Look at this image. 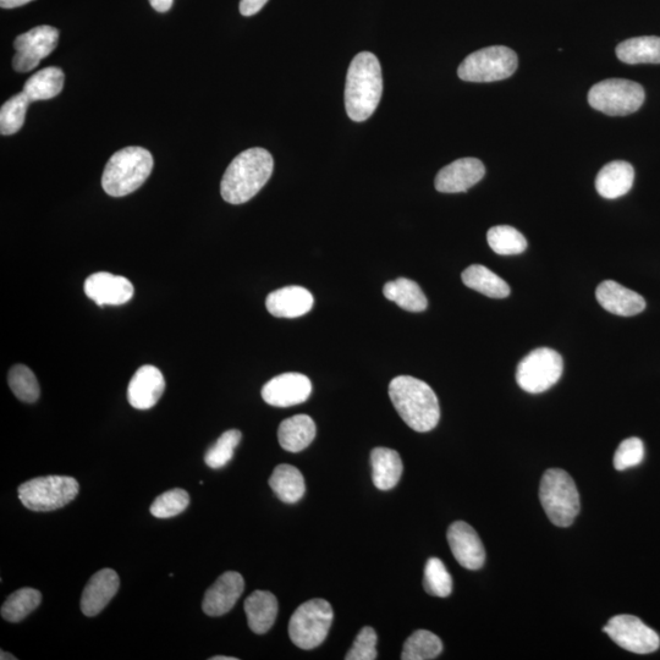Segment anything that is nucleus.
<instances>
[{"label":"nucleus","mask_w":660,"mask_h":660,"mask_svg":"<svg viewBox=\"0 0 660 660\" xmlns=\"http://www.w3.org/2000/svg\"><path fill=\"white\" fill-rule=\"evenodd\" d=\"M382 93V68L378 58L370 52L357 54L346 76L345 108L349 118L357 123L371 118Z\"/></svg>","instance_id":"nucleus-1"},{"label":"nucleus","mask_w":660,"mask_h":660,"mask_svg":"<svg viewBox=\"0 0 660 660\" xmlns=\"http://www.w3.org/2000/svg\"><path fill=\"white\" fill-rule=\"evenodd\" d=\"M272 154L264 148H250L239 154L224 173L220 194L231 205L250 201L271 179Z\"/></svg>","instance_id":"nucleus-2"},{"label":"nucleus","mask_w":660,"mask_h":660,"mask_svg":"<svg viewBox=\"0 0 660 660\" xmlns=\"http://www.w3.org/2000/svg\"><path fill=\"white\" fill-rule=\"evenodd\" d=\"M389 396L395 410L414 431L425 433L437 427L439 401L427 383L410 376L396 377L389 384Z\"/></svg>","instance_id":"nucleus-3"},{"label":"nucleus","mask_w":660,"mask_h":660,"mask_svg":"<svg viewBox=\"0 0 660 660\" xmlns=\"http://www.w3.org/2000/svg\"><path fill=\"white\" fill-rule=\"evenodd\" d=\"M151 152L142 147H126L110 157L102 176V187L109 196L132 194L145 184L153 169Z\"/></svg>","instance_id":"nucleus-4"},{"label":"nucleus","mask_w":660,"mask_h":660,"mask_svg":"<svg viewBox=\"0 0 660 660\" xmlns=\"http://www.w3.org/2000/svg\"><path fill=\"white\" fill-rule=\"evenodd\" d=\"M539 499L544 513L555 526H571L580 513L579 491L575 481L564 470L549 469L544 472L539 486Z\"/></svg>","instance_id":"nucleus-5"},{"label":"nucleus","mask_w":660,"mask_h":660,"mask_svg":"<svg viewBox=\"0 0 660 660\" xmlns=\"http://www.w3.org/2000/svg\"><path fill=\"white\" fill-rule=\"evenodd\" d=\"M79 489V483L73 477L46 476L21 484L18 494L26 509L46 513L73 502Z\"/></svg>","instance_id":"nucleus-6"},{"label":"nucleus","mask_w":660,"mask_h":660,"mask_svg":"<svg viewBox=\"0 0 660 660\" xmlns=\"http://www.w3.org/2000/svg\"><path fill=\"white\" fill-rule=\"evenodd\" d=\"M333 616L332 605L324 599L301 604L289 621L290 640L305 651L321 646L329 634Z\"/></svg>","instance_id":"nucleus-7"},{"label":"nucleus","mask_w":660,"mask_h":660,"mask_svg":"<svg viewBox=\"0 0 660 660\" xmlns=\"http://www.w3.org/2000/svg\"><path fill=\"white\" fill-rule=\"evenodd\" d=\"M645 98V90L640 84L623 79L598 82L588 93L590 106L610 117H625L637 112Z\"/></svg>","instance_id":"nucleus-8"},{"label":"nucleus","mask_w":660,"mask_h":660,"mask_svg":"<svg viewBox=\"0 0 660 660\" xmlns=\"http://www.w3.org/2000/svg\"><path fill=\"white\" fill-rule=\"evenodd\" d=\"M519 65L513 49L493 46L472 53L458 69L461 80L467 82H494L508 79Z\"/></svg>","instance_id":"nucleus-9"},{"label":"nucleus","mask_w":660,"mask_h":660,"mask_svg":"<svg viewBox=\"0 0 660 660\" xmlns=\"http://www.w3.org/2000/svg\"><path fill=\"white\" fill-rule=\"evenodd\" d=\"M563 357L549 348H539L528 354L517 366L516 382L530 394L547 392L563 374Z\"/></svg>","instance_id":"nucleus-10"},{"label":"nucleus","mask_w":660,"mask_h":660,"mask_svg":"<svg viewBox=\"0 0 660 660\" xmlns=\"http://www.w3.org/2000/svg\"><path fill=\"white\" fill-rule=\"evenodd\" d=\"M603 631L621 648L636 654L656 652L660 638L656 631L648 627L634 615L613 616Z\"/></svg>","instance_id":"nucleus-11"},{"label":"nucleus","mask_w":660,"mask_h":660,"mask_svg":"<svg viewBox=\"0 0 660 660\" xmlns=\"http://www.w3.org/2000/svg\"><path fill=\"white\" fill-rule=\"evenodd\" d=\"M59 31L55 27L42 25L22 33L14 42L13 68L18 73H29L37 68L58 46Z\"/></svg>","instance_id":"nucleus-12"},{"label":"nucleus","mask_w":660,"mask_h":660,"mask_svg":"<svg viewBox=\"0 0 660 660\" xmlns=\"http://www.w3.org/2000/svg\"><path fill=\"white\" fill-rule=\"evenodd\" d=\"M312 393L310 378L301 373H283L262 389V398L274 407H290L305 403Z\"/></svg>","instance_id":"nucleus-13"},{"label":"nucleus","mask_w":660,"mask_h":660,"mask_svg":"<svg viewBox=\"0 0 660 660\" xmlns=\"http://www.w3.org/2000/svg\"><path fill=\"white\" fill-rule=\"evenodd\" d=\"M134 293L128 278L107 272L92 274L85 282V294L99 307L128 304Z\"/></svg>","instance_id":"nucleus-14"},{"label":"nucleus","mask_w":660,"mask_h":660,"mask_svg":"<svg viewBox=\"0 0 660 660\" xmlns=\"http://www.w3.org/2000/svg\"><path fill=\"white\" fill-rule=\"evenodd\" d=\"M448 543L454 558L469 570L481 569L486 561V550L477 532L464 521H456L449 527Z\"/></svg>","instance_id":"nucleus-15"},{"label":"nucleus","mask_w":660,"mask_h":660,"mask_svg":"<svg viewBox=\"0 0 660 660\" xmlns=\"http://www.w3.org/2000/svg\"><path fill=\"white\" fill-rule=\"evenodd\" d=\"M486 168L480 159L462 158L444 167L436 176V189L443 194H459L480 183Z\"/></svg>","instance_id":"nucleus-16"},{"label":"nucleus","mask_w":660,"mask_h":660,"mask_svg":"<svg viewBox=\"0 0 660 660\" xmlns=\"http://www.w3.org/2000/svg\"><path fill=\"white\" fill-rule=\"evenodd\" d=\"M244 588V577L239 572H225L208 588L205 598H203V612L209 616H222L229 613L239 601Z\"/></svg>","instance_id":"nucleus-17"},{"label":"nucleus","mask_w":660,"mask_h":660,"mask_svg":"<svg viewBox=\"0 0 660 660\" xmlns=\"http://www.w3.org/2000/svg\"><path fill=\"white\" fill-rule=\"evenodd\" d=\"M165 381L157 367L142 366L131 378L128 400L137 410H150L162 398Z\"/></svg>","instance_id":"nucleus-18"},{"label":"nucleus","mask_w":660,"mask_h":660,"mask_svg":"<svg viewBox=\"0 0 660 660\" xmlns=\"http://www.w3.org/2000/svg\"><path fill=\"white\" fill-rule=\"evenodd\" d=\"M596 297L605 311L621 317H632L645 311L646 300L636 291L625 288V286L605 280L599 284Z\"/></svg>","instance_id":"nucleus-19"},{"label":"nucleus","mask_w":660,"mask_h":660,"mask_svg":"<svg viewBox=\"0 0 660 660\" xmlns=\"http://www.w3.org/2000/svg\"><path fill=\"white\" fill-rule=\"evenodd\" d=\"M120 579L112 569H103L91 577L81 597V612L88 618L96 616L107 607L119 591Z\"/></svg>","instance_id":"nucleus-20"},{"label":"nucleus","mask_w":660,"mask_h":660,"mask_svg":"<svg viewBox=\"0 0 660 660\" xmlns=\"http://www.w3.org/2000/svg\"><path fill=\"white\" fill-rule=\"evenodd\" d=\"M313 302L310 291L302 286H286L269 294L266 306L274 317L299 318L312 310Z\"/></svg>","instance_id":"nucleus-21"},{"label":"nucleus","mask_w":660,"mask_h":660,"mask_svg":"<svg viewBox=\"0 0 660 660\" xmlns=\"http://www.w3.org/2000/svg\"><path fill=\"white\" fill-rule=\"evenodd\" d=\"M634 181V167L624 161H614L605 165L598 173L596 189L598 194L607 200H615L626 195L632 189Z\"/></svg>","instance_id":"nucleus-22"},{"label":"nucleus","mask_w":660,"mask_h":660,"mask_svg":"<svg viewBox=\"0 0 660 660\" xmlns=\"http://www.w3.org/2000/svg\"><path fill=\"white\" fill-rule=\"evenodd\" d=\"M278 601L268 591H255L245 601V613L250 629L257 635L267 634L278 616Z\"/></svg>","instance_id":"nucleus-23"},{"label":"nucleus","mask_w":660,"mask_h":660,"mask_svg":"<svg viewBox=\"0 0 660 660\" xmlns=\"http://www.w3.org/2000/svg\"><path fill=\"white\" fill-rule=\"evenodd\" d=\"M316 423L307 415H296L280 423L278 440L280 447L290 453H300L316 438Z\"/></svg>","instance_id":"nucleus-24"},{"label":"nucleus","mask_w":660,"mask_h":660,"mask_svg":"<svg viewBox=\"0 0 660 660\" xmlns=\"http://www.w3.org/2000/svg\"><path fill=\"white\" fill-rule=\"evenodd\" d=\"M372 480L381 491H390L399 483L403 475V461L398 451L376 448L371 453Z\"/></svg>","instance_id":"nucleus-25"},{"label":"nucleus","mask_w":660,"mask_h":660,"mask_svg":"<svg viewBox=\"0 0 660 660\" xmlns=\"http://www.w3.org/2000/svg\"><path fill=\"white\" fill-rule=\"evenodd\" d=\"M268 483L277 497L286 504L299 502L306 492L304 476L300 470L291 465L283 464L275 467Z\"/></svg>","instance_id":"nucleus-26"},{"label":"nucleus","mask_w":660,"mask_h":660,"mask_svg":"<svg viewBox=\"0 0 660 660\" xmlns=\"http://www.w3.org/2000/svg\"><path fill=\"white\" fill-rule=\"evenodd\" d=\"M461 278L467 288L492 297V299H505L510 295L508 283L499 275L493 273L491 269L481 266V264H472V266L466 268L462 272Z\"/></svg>","instance_id":"nucleus-27"},{"label":"nucleus","mask_w":660,"mask_h":660,"mask_svg":"<svg viewBox=\"0 0 660 660\" xmlns=\"http://www.w3.org/2000/svg\"><path fill=\"white\" fill-rule=\"evenodd\" d=\"M616 55L625 64H660V37L630 38L616 47Z\"/></svg>","instance_id":"nucleus-28"},{"label":"nucleus","mask_w":660,"mask_h":660,"mask_svg":"<svg viewBox=\"0 0 660 660\" xmlns=\"http://www.w3.org/2000/svg\"><path fill=\"white\" fill-rule=\"evenodd\" d=\"M383 294L405 311L422 312L428 307L426 295L414 280L399 278L389 282L384 285Z\"/></svg>","instance_id":"nucleus-29"},{"label":"nucleus","mask_w":660,"mask_h":660,"mask_svg":"<svg viewBox=\"0 0 660 660\" xmlns=\"http://www.w3.org/2000/svg\"><path fill=\"white\" fill-rule=\"evenodd\" d=\"M65 75L62 69L49 66L38 71L25 82L24 92L31 102L48 101L57 97L64 88Z\"/></svg>","instance_id":"nucleus-30"},{"label":"nucleus","mask_w":660,"mask_h":660,"mask_svg":"<svg viewBox=\"0 0 660 660\" xmlns=\"http://www.w3.org/2000/svg\"><path fill=\"white\" fill-rule=\"evenodd\" d=\"M41 602L42 594L40 591L30 587L21 588V590L10 594L0 613H2V618L9 621V623H20L33 610L40 607Z\"/></svg>","instance_id":"nucleus-31"},{"label":"nucleus","mask_w":660,"mask_h":660,"mask_svg":"<svg viewBox=\"0 0 660 660\" xmlns=\"http://www.w3.org/2000/svg\"><path fill=\"white\" fill-rule=\"evenodd\" d=\"M443 651V643L437 635L427 630H418L407 638L401 659L432 660Z\"/></svg>","instance_id":"nucleus-32"},{"label":"nucleus","mask_w":660,"mask_h":660,"mask_svg":"<svg viewBox=\"0 0 660 660\" xmlns=\"http://www.w3.org/2000/svg\"><path fill=\"white\" fill-rule=\"evenodd\" d=\"M487 240L491 249L502 256L520 255L527 249L525 236L509 225L489 229Z\"/></svg>","instance_id":"nucleus-33"},{"label":"nucleus","mask_w":660,"mask_h":660,"mask_svg":"<svg viewBox=\"0 0 660 660\" xmlns=\"http://www.w3.org/2000/svg\"><path fill=\"white\" fill-rule=\"evenodd\" d=\"M30 98L24 92L18 93L5 102L0 109V132L9 136L19 132L24 126L27 108L30 106Z\"/></svg>","instance_id":"nucleus-34"},{"label":"nucleus","mask_w":660,"mask_h":660,"mask_svg":"<svg viewBox=\"0 0 660 660\" xmlns=\"http://www.w3.org/2000/svg\"><path fill=\"white\" fill-rule=\"evenodd\" d=\"M8 383L11 392L24 403H36L40 398V384H38L35 374L27 366L16 365L11 368Z\"/></svg>","instance_id":"nucleus-35"},{"label":"nucleus","mask_w":660,"mask_h":660,"mask_svg":"<svg viewBox=\"0 0 660 660\" xmlns=\"http://www.w3.org/2000/svg\"><path fill=\"white\" fill-rule=\"evenodd\" d=\"M423 587L431 596L445 598L453 591V579L442 560L428 559L423 577Z\"/></svg>","instance_id":"nucleus-36"},{"label":"nucleus","mask_w":660,"mask_h":660,"mask_svg":"<svg viewBox=\"0 0 660 660\" xmlns=\"http://www.w3.org/2000/svg\"><path fill=\"white\" fill-rule=\"evenodd\" d=\"M242 434L238 429H230L219 437L217 443L209 448L205 455V462L213 470L222 469L233 459L234 451L241 442Z\"/></svg>","instance_id":"nucleus-37"},{"label":"nucleus","mask_w":660,"mask_h":660,"mask_svg":"<svg viewBox=\"0 0 660 660\" xmlns=\"http://www.w3.org/2000/svg\"><path fill=\"white\" fill-rule=\"evenodd\" d=\"M190 504V495L184 489L175 488L159 495L151 505V514L157 519H170L187 509Z\"/></svg>","instance_id":"nucleus-38"},{"label":"nucleus","mask_w":660,"mask_h":660,"mask_svg":"<svg viewBox=\"0 0 660 660\" xmlns=\"http://www.w3.org/2000/svg\"><path fill=\"white\" fill-rule=\"evenodd\" d=\"M645 458V445L640 438H627L621 442L614 455V467L624 471L640 465Z\"/></svg>","instance_id":"nucleus-39"},{"label":"nucleus","mask_w":660,"mask_h":660,"mask_svg":"<svg viewBox=\"0 0 660 660\" xmlns=\"http://www.w3.org/2000/svg\"><path fill=\"white\" fill-rule=\"evenodd\" d=\"M377 642L378 636L376 631L370 626L363 627L359 632V635L356 636L354 645H352L348 654H346V660H374L377 659Z\"/></svg>","instance_id":"nucleus-40"},{"label":"nucleus","mask_w":660,"mask_h":660,"mask_svg":"<svg viewBox=\"0 0 660 660\" xmlns=\"http://www.w3.org/2000/svg\"><path fill=\"white\" fill-rule=\"evenodd\" d=\"M268 0H241L240 13L244 16H253L261 11Z\"/></svg>","instance_id":"nucleus-41"},{"label":"nucleus","mask_w":660,"mask_h":660,"mask_svg":"<svg viewBox=\"0 0 660 660\" xmlns=\"http://www.w3.org/2000/svg\"><path fill=\"white\" fill-rule=\"evenodd\" d=\"M174 0H150L152 8L158 13H167L173 7Z\"/></svg>","instance_id":"nucleus-42"},{"label":"nucleus","mask_w":660,"mask_h":660,"mask_svg":"<svg viewBox=\"0 0 660 660\" xmlns=\"http://www.w3.org/2000/svg\"><path fill=\"white\" fill-rule=\"evenodd\" d=\"M33 0H0V7L3 9H14L29 4Z\"/></svg>","instance_id":"nucleus-43"},{"label":"nucleus","mask_w":660,"mask_h":660,"mask_svg":"<svg viewBox=\"0 0 660 660\" xmlns=\"http://www.w3.org/2000/svg\"><path fill=\"white\" fill-rule=\"evenodd\" d=\"M0 659H2V660H16L18 658L13 656V654L2 651V652H0Z\"/></svg>","instance_id":"nucleus-44"},{"label":"nucleus","mask_w":660,"mask_h":660,"mask_svg":"<svg viewBox=\"0 0 660 660\" xmlns=\"http://www.w3.org/2000/svg\"><path fill=\"white\" fill-rule=\"evenodd\" d=\"M212 660H238V658L217 656L213 657Z\"/></svg>","instance_id":"nucleus-45"}]
</instances>
